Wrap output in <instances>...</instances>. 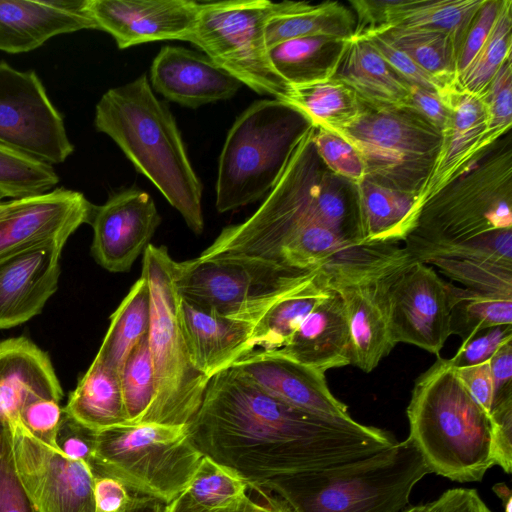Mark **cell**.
<instances>
[{
    "mask_svg": "<svg viewBox=\"0 0 512 512\" xmlns=\"http://www.w3.org/2000/svg\"><path fill=\"white\" fill-rule=\"evenodd\" d=\"M204 456L266 489L288 477L374 455L398 440L388 430L293 407L233 367L210 378L189 423Z\"/></svg>",
    "mask_w": 512,
    "mask_h": 512,
    "instance_id": "6da1fadb",
    "label": "cell"
},
{
    "mask_svg": "<svg viewBox=\"0 0 512 512\" xmlns=\"http://www.w3.org/2000/svg\"><path fill=\"white\" fill-rule=\"evenodd\" d=\"M308 125L288 163L260 207L244 222L225 227L199 259L243 258L273 263L281 248L300 231L324 226L348 240L364 242L354 196L343 179L318 157Z\"/></svg>",
    "mask_w": 512,
    "mask_h": 512,
    "instance_id": "7a4b0ae2",
    "label": "cell"
},
{
    "mask_svg": "<svg viewBox=\"0 0 512 512\" xmlns=\"http://www.w3.org/2000/svg\"><path fill=\"white\" fill-rule=\"evenodd\" d=\"M94 125L120 147L187 226L200 234L204 228L203 186L173 114L155 96L146 73L104 93L95 108Z\"/></svg>",
    "mask_w": 512,
    "mask_h": 512,
    "instance_id": "3957f363",
    "label": "cell"
},
{
    "mask_svg": "<svg viewBox=\"0 0 512 512\" xmlns=\"http://www.w3.org/2000/svg\"><path fill=\"white\" fill-rule=\"evenodd\" d=\"M406 414L408 438L430 473L472 483L496 465L490 419L449 359L438 357L416 379Z\"/></svg>",
    "mask_w": 512,
    "mask_h": 512,
    "instance_id": "277c9868",
    "label": "cell"
},
{
    "mask_svg": "<svg viewBox=\"0 0 512 512\" xmlns=\"http://www.w3.org/2000/svg\"><path fill=\"white\" fill-rule=\"evenodd\" d=\"M430 474L407 437L374 455L297 474L266 489L292 512H401Z\"/></svg>",
    "mask_w": 512,
    "mask_h": 512,
    "instance_id": "5b68a950",
    "label": "cell"
},
{
    "mask_svg": "<svg viewBox=\"0 0 512 512\" xmlns=\"http://www.w3.org/2000/svg\"><path fill=\"white\" fill-rule=\"evenodd\" d=\"M178 268L165 246L149 244L145 249L141 275L151 295L148 342L156 393L141 423L189 424L210 380L193 364L183 335Z\"/></svg>",
    "mask_w": 512,
    "mask_h": 512,
    "instance_id": "8992f818",
    "label": "cell"
},
{
    "mask_svg": "<svg viewBox=\"0 0 512 512\" xmlns=\"http://www.w3.org/2000/svg\"><path fill=\"white\" fill-rule=\"evenodd\" d=\"M307 120L278 99L253 102L235 120L218 162L216 208L224 213L266 196L281 177Z\"/></svg>",
    "mask_w": 512,
    "mask_h": 512,
    "instance_id": "52a82bcc",
    "label": "cell"
},
{
    "mask_svg": "<svg viewBox=\"0 0 512 512\" xmlns=\"http://www.w3.org/2000/svg\"><path fill=\"white\" fill-rule=\"evenodd\" d=\"M203 456L189 424L125 423L95 432L91 469L166 505L187 488Z\"/></svg>",
    "mask_w": 512,
    "mask_h": 512,
    "instance_id": "ba28073f",
    "label": "cell"
},
{
    "mask_svg": "<svg viewBox=\"0 0 512 512\" xmlns=\"http://www.w3.org/2000/svg\"><path fill=\"white\" fill-rule=\"evenodd\" d=\"M489 149L423 205L408 237L453 243L512 230L511 146L502 143Z\"/></svg>",
    "mask_w": 512,
    "mask_h": 512,
    "instance_id": "9c48e42d",
    "label": "cell"
},
{
    "mask_svg": "<svg viewBox=\"0 0 512 512\" xmlns=\"http://www.w3.org/2000/svg\"><path fill=\"white\" fill-rule=\"evenodd\" d=\"M286 5L287 1L269 0L200 3L196 27L187 41L256 93L284 101L289 84L271 63L265 30Z\"/></svg>",
    "mask_w": 512,
    "mask_h": 512,
    "instance_id": "30bf717a",
    "label": "cell"
},
{
    "mask_svg": "<svg viewBox=\"0 0 512 512\" xmlns=\"http://www.w3.org/2000/svg\"><path fill=\"white\" fill-rule=\"evenodd\" d=\"M177 288L188 302L255 326L278 301L311 279L316 270H296L243 258H195L178 262Z\"/></svg>",
    "mask_w": 512,
    "mask_h": 512,
    "instance_id": "8fae6325",
    "label": "cell"
},
{
    "mask_svg": "<svg viewBox=\"0 0 512 512\" xmlns=\"http://www.w3.org/2000/svg\"><path fill=\"white\" fill-rule=\"evenodd\" d=\"M360 153L366 178L417 196L435 164L441 131L407 110L365 109L349 127L335 132Z\"/></svg>",
    "mask_w": 512,
    "mask_h": 512,
    "instance_id": "7c38bea8",
    "label": "cell"
},
{
    "mask_svg": "<svg viewBox=\"0 0 512 512\" xmlns=\"http://www.w3.org/2000/svg\"><path fill=\"white\" fill-rule=\"evenodd\" d=\"M413 257L404 247L386 245L356 259L321 267L327 287L344 304L350 336L351 365L371 372L394 348L387 292L395 275Z\"/></svg>",
    "mask_w": 512,
    "mask_h": 512,
    "instance_id": "4fadbf2b",
    "label": "cell"
},
{
    "mask_svg": "<svg viewBox=\"0 0 512 512\" xmlns=\"http://www.w3.org/2000/svg\"><path fill=\"white\" fill-rule=\"evenodd\" d=\"M0 144L50 165L74 151L63 117L34 70L0 61Z\"/></svg>",
    "mask_w": 512,
    "mask_h": 512,
    "instance_id": "5bb4252c",
    "label": "cell"
},
{
    "mask_svg": "<svg viewBox=\"0 0 512 512\" xmlns=\"http://www.w3.org/2000/svg\"><path fill=\"white\" fill-rule=\"evenodd\" d=\"M14 466L33 512H94V473L35 438L19 422L7 421Z\"/></svg>",
    "mask_w": 512,
    "mask_h": 512,
    "instance_id": "9a60e30c",
    "label": "cell"
},
{
    "mask_svg": "<svg viewBox=\"0 0 512 512\" xmlns=\"http://www.w3.org/2000/svg\"><path fill=\"white\" fill-rule=\"evenodd\" d=\"M391 340L439 356L451 335L446 282L414 257L393 278L387 292Z\"/></svg>",
    "mask_w": 512,
    "mask_h": 512,
    "instance_id": "2e32d148",
    "label": "cell"
},
{
    "mask_svg": "<svg viewBox=\"0 0 512 512\" xmlns=\"http://www.w3.org/2000/svg\"><path fill=\"white\" fill-rule=\"evenodd\" d=\"M95 206L83 193L64 187L0 201V258L48 242L66 243Z\"/></svg>",
    "mask_w": 512,
    "mask_h": 512,
    "instance_id": "e0dca14e",
    "label": "cell"
},
{
    "mask_svg": "<svg viewBox=\"0 0 512 512\" xmlns=\"http://www.w3.org/2000/svg\"><path fill=\"white\" fill-rule=\"evenodd\" d=\"M161 223L155 202L143 190L130 188L95 206L91 253L110 272H126L145 251Z\"/></svg>",
    "mask_w": 512,
    "mask_h": 512,
    "instance_id": "ac0fdd59",
    "label": "cell"
},
{
    "mask_svg": "<svg viewBox=\"0 0 512 512\" xmlns=\"http://www.w3.org/2000/svg\"><path fill=\"white\" fill-rule=\"evenodd\" d=\"M97 29L109 33L119 49L163 41H187L200 3L191 0H86Z\"/></svg>",
    "mask_w": 512,
    "mask_h": 512,
    "instance_id": "d6986e66",
    "label": "cell"
},
{
    "mask_svg": "<svg viewBox=\"0 0 512 512\" xmlns=\"http://www.w3.org/2000/svg\"><path fill=\"white\" fill-rule=\"evenodd\" d=\"M231 367L275 398L333 419H351L346 404L330 391L323 372L274 350H253Z\"/></svg>",
    "mask_w": 512,
    "mask_h": 512,
    "instance_id": "ffe728a7",
    "label": "cell"
},
{
    "mask_svg": "<svg viewBox=\"0 0 512 512\" xmlns=\"http://www.w3.org/2000/svg\"><path fill=\"white\" fill-rule=\"evenodd\" d=\"M448 110L441 145L431 174L418 195V211L465 173L489 148L484 143L486 115L482 98L456 84L441 91ZM419 216V215H418Z\"/></svg>",
    "mask_w": 512,
    "mask_h": 512,
    "instance_id": "44dd1931",
    "label": "cell"
},
{
    "mask_svg": "<svg viewBox=\"0 0 512 512\" xmlns=\"http://www.w3.org/2000/svg\"><path fill=\"white\" fill-rule=\"evenodd\" d=\"M66 243L48 242L0 258V329L38 315L56 292Z\"/></svg>",
    "mask_w": 512,
    "mask_h": 512,
    "instance_id": "7402d4cb",
    "label": "cell"
},
{
    "mask_svg": "<svg viewBox=\"0 0 512 512\" xmlns=\"http://www.w3.org/2000/svg\"><path fill=\"white\" fill-rule=\"evenodd\" d=\"M150 81L167 100L189 108L230 99L242 85L207 55L176 46L161 48Z\"/></svg>",
    "mask_w": 512,
    "mask_h": 512,
    "instance_id": "603a6c76",
    "label": "cell"
},
{
    "mask_svg": "<svg viewBox=\"0 0 512 512\" xmlns=\"http://www.w3.org/2000/svg\"><path fill=\"white\" fill-rule=\"evenodd\" d=\"M97 29L86 0H0V50L18 54L50 38Z\"/></svg>",
    "mask_w": 512,
    "mask_h": 512,
    "instance_id": "cb8c5ba5",
    "label": "cell"
},
{
    "mask_svg": "<svg viewBox=\"0 0 512 512\" xmlns=\"http://www.w3.org/2000/svg\"><path fill=\"white\" fill-rule=\"evenodd\" d=\"M326 71L348 86L365 109H408L411 85L358 35L341 41Z\"/></svg>",
    "mask_w": 512,
    "mask_h": 512,
    "instance_id": "d4e9b609",
    "label": "cell"
},
{
    "mask_svg": "<svg viewBox=\"0 0 512 512\" xmlns=\"http://www.w3.org/2000/svg\"><path fill=\"white\" fill-rule=\"evenodd\" d=\"M180 318L190 358L209 379L255 350V325L200 308L181 297Z\"/></svg>",
    "mask_w": 512,
    "mask_h": 512,
    "instance_id": "484cf974",
    "label": "cell"
},
{
    "mask_svg": "<svg viewBox=\"0 0 512 512\" xmlns=\"http://www.w3.org/2000/svg\"><path fill=\"white\" fill-rule=\"evenodd\" d=\"M483 2L484 0H357L350 4L358 16L354 32L377 27L438 30L449 34L460 49L465 33Z\"/></svg>",
    "mask_w": 512,
    "mask_h": 512,
    "instance_id": "4316f807",
    "label": "cell"
},
{
    "mask_svg": "<svg viewBox=\"0 0 512 512\" xmlns=\"http://www.w3.org/2000/svg\"><path fill=\"white\" fill-rule=\"evenodd\" d=\"M274 351L323 373L351 365L349 324L339 294L329 288L289 341Z\"/></svg>",
    "mask_w": 512,
    "mask_h": 512,
    "instance_id": "83f0119b",
    "label": "cell"
},
{
    "mask_svg": "<svg viewBox=\"0 0 512 512\" xmlns=\"http://www.w3.org/2000/svg\"><path fill=\"white\" fill-rule=\"evenodd\" d=\"M35 397H63L48 354L24 336L0 341V422L17 419Z\"/></svg>",
    "mask_w": 512,
    "mask_h": 512,
    "instance_id": "f1b7e54d",
    "label": "cell"
},
{
    "mask_svg": "<svg viewBox=\"0 0 512 512\" xmlns=\"http://www.w3.org/2000/svg\"><path fill=\"white\" fill-rule=\"evenodd\" d=\"M351 186L365 243L396 245L405 242L417 223V196L367 179Z\"/></svg>",
    "mask_w": 512,
    "mask_h": 512,
    "instance_id": "f546056e",
    "label": "cell"
},
{
    "mask_svg": "<svg viewBox=\"0 0 512 512\" xmlns=\"http://www.w3.org/2000/svg\"><path fill=\"white\" fill-rule=\"evenodd\" d=\"M234 470L207 456L187 488L171 503L166 512H246L261 498V489L253 488Z\"/></svg>",
    "mask_w": 512,
    "mask_h": 512,
    "instance_id": "4dcf8cb0",
    "label": "cell"
},
{
    "mask_svg": "<svg viewBox=\"0 0 512 512\" xmlns=\"http://www.w3.org/2000/svg\"><path fill=\"white\" fill-rule=\"evenodd\" d=\"M284 102L315 128L337 132L349 127L363 113L354 92L326 70L306 80L288 83Z\"/></svg>",
    "mask_w": 512,
    "mask_h": 512,
    "instance_id": "1f68e13d",
    "label": "cell"
},
{
    "mask_svg": "<svg viewBox=\"0 0 512 512\" xmlns=\"http://www.w3.org/2000/svg\"><path fill=\"white\" fill-rule=\"evenodd\" d=\"M63 409L93 432L128 423L119 373L94 358Z\"/></svg>",
    "mask_w": 512,
    "mask_h": 512,
    "instance_id": "d6a6232c",
    "label": "cell"
},
{
    "mask_svg": "<svg viewBox=\"0 0 512 512\" xmlns=\"http://www.w3.org/2000/svg\"><path fill=\"white\" fill-rule=\"evenodd\" d=\"M355 25L351 11L340 2L312 4L287 1L283 12L267 23L266 43L271 49L287 40L309 36H331L344 40L354 33Z\"/></svg>",
    "mask_w": 512,
    "mask_h": 512,
    "instance_id": "836d02e7",
    "label": "cell"
},
{
    "mask_svg": "<svg viewBox=\"0 0 512 512\" xmlns=\"http://www.w3.org/2000/svg\"><path fill=\"white\" fill-rule=\"evenodd\" d=\"M150 314V289L141 275L110 316L109 328L95 358L120 373L131 351L148 334Z\"/></svg>",
    "mask_w": 512,
    "mask_h": 512,
    "instance_id": "e575fe53",
    "label": "cell"
},
{
    "mask_svg": "<svg viewBox=\"0 0 512 512\" xmlns=\"http://www.w3.org/2000/svg\"><path fill=\"white\" fill-rule=\"evenodd\" d=\"M328 292L320 269L313 279L274 304L258 322L253 336L255 348L277 350L283 347Z\"/></svg>",
    "mask_w": 512,
    "mask_h": 512,
    "instance_id": "d590c367",
    "label": "cell"
},
{
    "mask_svg": "<svg viewBox=\"0 0 512 512\" xmlns=\"http://www.w3.org/2000/svg\"><path fill=\"white\" fill-rule=\"evenodd\" d=\"M377 28L445 87L456 84L459 46L449 34L428 29Z\"/></svg>",
    "mask_w": 512,
    "mask_h": 512,
    "instance_id": "8d00e7d4",
    "label": "cell"
},
{
    "mask_svg": "<svg viewBox=\"0 0 512 512\" xmlns=\"http://www.w3.org/2000/svg\"><path fill=\"white\" fill-rule=\"evenodd\" d=\"M450 334L462 342L499 325L512 324V297L446 283Z\"/></svg>",
    "mask_w": 512,
    "mask_h": 512,
    "instance_id": "74e56055",
    "label": "cell"
},
{
    "mask_svg": "<svg viewBox=\"0 0 512 512\" xmlns=\"http://www.w3.org/2000/svg\"><path fill=\"white\" fill-rule=\"evenodd\" d=\"M511 49L512 1L502 0L487 40L458 76L456 85L463 91L481 95L501 65L511 56Z\"/></svg>",
    "mask_w": 512,
    "mask_h": 512,
    "instance_id": "f35d334b",
    "label": "cell"
},
{
    "mask_svg": "<svg viewBox=\"0 0 512 512\" xmlns=\"http://www.w3.org/2000/svg\"><path fill=\"white\" fill-rule=\"evenodd\" d=\"M403 246L416 260L440 256L488 262L512 268V230H499L453 243H432L408 237Z\"/></svg>",
    "mask_w": 512,
    "mask_h": 512,
    "instance_id": "ab89813d",
    "label": "cell"
},
{
    "mask_svg": "<svg viewBox=\"0 0 512 512\" xmlns=\"http://www.w3.org/2000/svg\"><path fill=\"white\" fill-rule=\"evenodd\" d=\"M119 378L128 423H141L156 393L148 334L127 357Z\"/></svg>",
    "mask_w": 512,
    "mask_h": 512,
    "instance_id": "60d3db41",
    "label": "cell"
},
{
    "mask_svg": "<svg viewBox=\"0 0 512 512\" xmlns=\"http://www.w3.org/2000/svg\"><path fill=\"white\" fill-rule=\"evenodd\" d=\"M59 182L53 166L0 144V190L20 198L50 191Z\"/></svg>",
    "mask_w": 512,
    "mask_h": 512,
    "instance_id": "b9f144b4",
    "label": "cell"
},
{
    "mask_svg": "<svg viewBox=\"0 0 512 512\" xmlns=\"http://www.w3.org/2000/svg\"><path fill=\"white\" fill-rule=\"evenodd\" d=\"M437 267L464 288L512 297V268L475 260L428 256L418 260Z\"/></svg>",
    "mask_w": 512,
    "mask_h": 512,
    "instance_id": "7bdbcfd3",
    "label": "cell"
},
{
    "mask_svg": "<svg viewBox=\"0 0 512 512\" xmlns=\"http://www.w3.org/2000/svg\"><path fill=\"white\" fill-rule=\"evenodd\" d=\"M341 41L331 36L290 39L269 49V56L277 73L287 83H295L320 74L315 68L318 56L325 46Z\"/></svg>",
    "mask_w": 512,
    "mask_h": 512,
    "instance_id": "ee69618b",
    "label": "cell"
},
{
    "mask_svg": "<svg viewBox=\"0 0 512 512\" xmlns=\"http://www.w3.org/2000/svg\"><path fill=\"white\" fill-rule=\"evenodd\" d=\"M482 98L486 131L484 143L490 148L503 136L512 124V62L511 56L501 65L485 91Z\"/></svg>",
    "mask_w": 512,
    "mask_h": 512,
    "instance_id": "f6af8a7d",
    "label": "cell"
},
{
    "mask_svg": "<svg viewBox=\"0 0 512 512\" xmlns=\"http://www.w3.org/2000/svg\"><path fill=\"white\" fill-rule=\"evenodd\" d=\"M316 153L324 166L350 185L366 178L364 161L356 148L339 134L315 128L313 136Z\"/></svg>",
    "mask_w": 512,
    "mask_h": 512,
    "instance_id": "bcb514c9",
    "label": "cell"
},
{
    "mask_svg": "<svg viewBox=\"0 0 512 512\" xmlns=\"http://www.w3.org/2000/svg\"><path fill=\"white\" fill-rule=\"evenodd\" d=\"M407 83L441 92L443 84L424 71L407 53L395 46L378 28L355 31ZM453 86V85H452Z\"/></svg>",
    "mask_w": 512,
    "mask_h": 512,
    "instance_id": "7dc6e473",
    "label": "cell"
},
{
    "mask_svg": "<svg viewBox=\"0 0 512 512\" xmlns=\"http://www.w3.org/2000/svg\"><path fill=\"white\" fill-rule=\"evenodd\" d=\"M0 512H33L14 466L8 422H0Z\"/></svg>",
    "mask_w": 512,
    "mask_h": 512,
    "instance_id": "c3c4849f",
    "label": "cell"
},
{
    "mask_svg": "<svg viewBox=\"0 0 512 512\" xmlns=\"http://www.w3.org/2000/svg\"><path fill=\"white\" fill-rule=\"evenodd\" d=\"M63 414L64 410L59 400L35 397L22 405L18 412V420L35 438L58 449L56 435Z\"/></svg>",
    "mask_w": 512,
    "mask_h": 512,
    "instance_id": "681fc988",
    "label": "cell"
},
{
    "mask_svg": "<svg viewBox=\"0 0 512 512\" xmlns=\"http://www.w3.org/2000/svg\"><path fill=\"white\" fill-rule=\"evenodd\" d=\"M512 339V324L486 329L465 342L449 359L453 368L469 367L488 362L499 347Z\"/></svg>",
    "mask_w": 512,
    "mask_h": 512,
    "instance_id": "f907efd6",
    "label": "cell"
},
{
    "mask_svg": "<svg viewBox=\"0 0 512 512\" xmlns=\"http://www.w3.org/2000/svg\"><path fill=\"white\" fill-rule=\"evenodd\" d=\"M502 0H484L473 17L457 55V78L467 68L487 40Z\"/></svg>",
    "mask_w": 512,
    "mask_h": 512,
    "instance_id": "816d5d0a",
    "label": "cell"
},
{
    "mask_svg": "<svg viewBox=\"0 0 512 512\" xmlns=\"http://www.w3.org/2000/svg\"><path fill=\"white\" fill-rule=\"evenodd\" d=\"M94 434L64 412L56 435V445L69 458L83 461L91 467Z\"/></svg>",
    "mask_w": 512,
    "mask_h": 512,
    "instance_id": "f5cc1de1",
    "label": "cell"
},
{
    "mask_svg": "<svg viewBox=\"0 0 512 512\" xmlns=\"http://www.w3.org/2000/svg\"><path fill=\"white\" fill-rule=\"evenodd\" d=\"M143 496H132L119 481L94 474V512H131Z\"/></svg>",
    "mask_w": 512,
    "mask_h": 512,
    "instance_id": "db71d44e",
    "label": "cell"
},
{
    "mask_svg": "<svg viewBox=\"0 0 512 512\" xmlns=\"http://www.w3.org/2000/svg\"><path fill=\"white\" fill-rule=\"evenodd\" d=\"M488 363L493 382L492 413L512 401V339L504 342Z\"/></svg>",
    "mask_w": 512,
    "mask_h": 512,
    "instance_id": "11a10c76",
    "label": "cell"
},
{
    "mask_svg": "<svg viewBox=\"0 0 512 512\" xmlns=\"http://www.w3.org/2000/svg\"><path fill=\"white\" fill-rule=\"evenodd\" d=\"M454 369L464 388L490 419L493 406V382L489 363Z\"/></svg>",
    "mask_w": 512,
    "mask_h": 512,
    "instance_id": "9f6ffc18",
    "label": "cell"
},
{
    "mask_svg": "<svg viewBox=\"0 0 512 512\" xmlns=\"http://www.w3.org/2000/svg\"><path fill=\"white\" fill-rule=\"evenodd\" d=\"M407 110L415 113L439 131L443 129L448 115L441 92L416 85L410 86Z\"/></svg>",
    "mask_w": 512,
    "mask_h": 512,
    "instance_id": "6f0895ef",
    "label": "cell"
},
{
    "mask_svg": "<svg viewBox=\"0 0 512 512\" xmlns=\"http://www.w3.org/2000/svg\"><path fill=\"white\" fill-rule=\"evenodd\" d=\"M435 503V512H492L479 493L469 488L446 490Z\"/></svg>",
    "mask_w": 512,
    "mask_h": 512,
    "instance_id": "680465c9",
    "label": "cell"
},
{
    "mask_svg": "<svg viewBox=\"0 0 512 512\" xmlns=\"http://www.w3.org/2000/svg\"><path fill=\"white\" fill-rule=\"evenodd\" d=\"M261 491V498L258 504L246 512H292L291 509L274 494L263 489H261ZM156 512H166L164 505L160 503L157 506Z\"/></svg>",
    "mask_w": 512,
    "mask_h": 512,
    "instance_id": "91938a15",
    "label": "cell"
},
{
    "mask_svg": "<svg viewBox=\"0 0 512 512\" xmlns=\"http://www.w3.org/2000/svg\"><path fill=\"white\" fill-rule=\"evenodd\" d=\"M492 490L501 500L504 512H512V492L509 486L499 482L493 485Z\"/></svg>",
    "mask_w": 512,
    "mask_h": 512,
    "instance_id": "94428289",
    "label": "cell"
},
{
    "mask_svg": "<svg viewBox=\"0 0 512 512\" xmlns=\"http://www.w3.org/2000/svg\"><path fill=\"white\" fill-rule=\"evenodd\" d=\"M157 501L145 498L131 512H156Z\"/></svg>",
    "mask_w": 512,
    "mask_h": 512,
    "instance_id": "6125c7cd",
    "label": "cell"
},
{
    "mask_svg": "<svg viewBox=\"0 0 512 512\" xmlns=\"http://www.w3.org/2000/svg\"><path fill=\"white\" fill-rule=\"evenodd\" d=\"M435 507H436V503H435V499H434L430 502L419 504V505H409L407 508H405L401 512H435Z\"/></svg>",
    "mask_w": 512,
    "mask_h": 512,
    "instance_id": "be15d7a7",
    "label": "cell"
},
{
    "mask_svg": "<svg viewBox=\"0 0 512 512\" xmlns=\"http://www.w3.org/2000/svg\"><path fill=\"white\" fill-rule=\"evenodd\" d=\"M6 197V194L2 190H0V201H2Z\"/></svg>",
    "mask_w": 512,
    "mask_h": 512,
    "instance_id": "e7e4bbea",
    "label": "cell"
}]
</instances>
